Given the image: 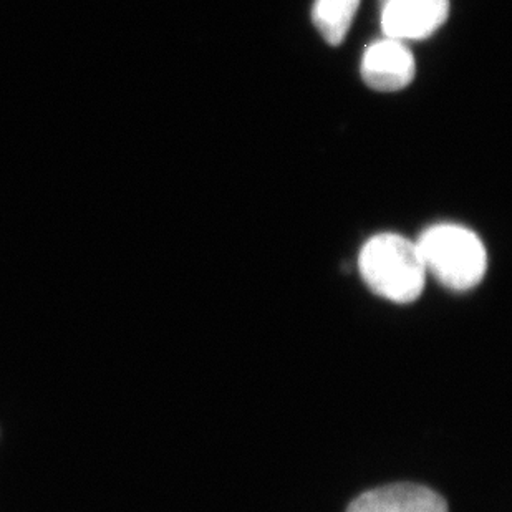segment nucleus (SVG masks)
Here are the masks:
<instances>
[{
    "label": "nucleus",
    "instance_id": "obj_6",
    "mask_svg": "<svg viewBox=\"0 0 512 512\" xmlns=\"http://www.w3.org/2000/svg\"><path fill=\"white\" fill-rule=\"evenodd\" d=\"M358 4L360 0H315L312 17L325 42L342 44L357 14Z\"/></svg>",
    "mask_w": 512,
    "mask_h": 512
},
{
    "label": "nucleus",
    "instance_id": "obj_1",
    "mask_svg": "<svg viewBox=\"0 0 512 512\" xmlns=\"http://www.w3.org/2000/svg\"><path fill=\"white\" fill-rule=\"evenodd\" d=\"M358 269L372 292L395 304L415 302L425 289L426 269L415 242L400 234H377L358 257Z\"/></svg>",
    "mask_w": 512,
    "mask_h": 512
},
{
    "label": "nucleus",
    "instance_id": "obj_5",
    "mask_svg": "<svg viewBox=\"0 0 512 512\" xmlns=\"http://www.w3.org/2000/svg\"><path fill=\"white\" fill-rule=\"evenodd\" d=\"M347 512H448V503L426 486L398 483L360 494Z\"/></svg>",
    "mask_w": 512,
    "mask_h": 512
},
{
    "label": "nucleus",
    "instance_id": "obj_7",
    "mask_svg": "<svg viewBox=\"0 0 512 512\" xmlns=\"http://www.w3.org/2000/svg\"><path fill=\"white\" fill-rule=\"evenodd\" d=\"M380 2H382V4H385V2H387V0H380Z\"/></svg>",
    "mask_w": 512,
    "mask_h": 512
},
{
    "label": "nucleus",
    "instance_id": "obj_3",
    "mask_svg": "<svg viewBox=\"0 0 512 512\" xmlns=\"http://www.w3.org/2000/svg\"><path fill=\"white\" fill-rule=\"evenodd\" d=\"M382 5L383 32L401 42L430 37L450 15V0H387Z\"/></svg>",
    "mask_w": 512,
    "mask_h": 512
},
{
    "label": "nucleus",
    "instance_id": "obj_4",
    "mask_svg": "<svg viewBox=\"0 0 512 512\" xmlns=\"http://www.w3.org/2000/svg\"><path fill=\"white\" fill-rule=\"evenodd\" d=\"M415 57L401 40H377L363 54V82L378 92H397L415 78Z\"/></svg>",
    "mask_w": 512,
    "mask_h": 512
},
{
    "label": "nucleus",
    "instance_id": "obj_2",
    "mask_svg": "<svg viewBox=\"0 0 512 512\" xmlns=\"http://www.w3.org/2000/svg\"><path fill=\"white\" fill-rule=\"evenodd\" d=\"M426 272L456 292L474 289L488 269L486 247L473 231L456 224L431 226L416 242Z\"/></svg>",
    "mask_w": 512,
    "mask_h": 512
}]
</instances>
